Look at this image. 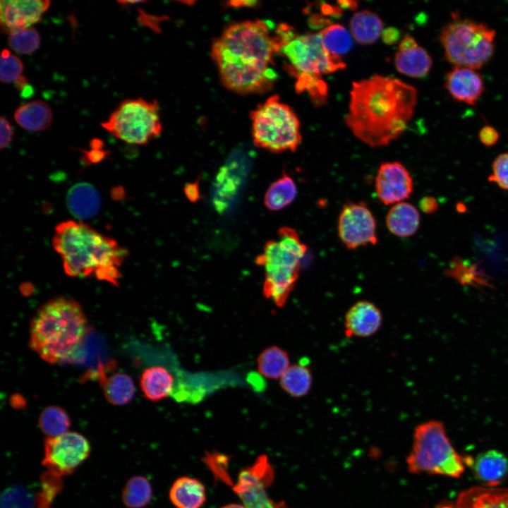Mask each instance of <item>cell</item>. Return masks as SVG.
Segmentation results:
<instances>
[{"label":"cell","instance_id":"cell-1","mask_svg":"<svg viewBox=\"0 0 508 508\" xmlns=\"http://www.w3.org/2000/svg\"><path fill=\"white\" fill-rule=\"evenodd\" d=\"M266 20L231 23L213 41L210 55L222 85L240 95L270 90L277 79L273 68L279 44Z\"/></svg>","mask_w":508,"mask_h":508},{"label":"cell","instance_id":"cell-2","mask_svg":"<svg viewBox=\"0 0 508 508\" xmlns=\"http://www.w3.org/2000/svg\"><path fill=\"white\" fill-rule=\"evenodd\" d=\"M417 103L416 89L399 79L374 75L355 81L345 123L370 147H382L406 129Z\"/></svg>","mask_w":508,"mask_h":508},{"label":"cell","instance_id":"cell-3","mask_svg":"<svg viewBox=\"0 0 508 508\" xmlns=\"http://www.w3.org/2000/svg\"><path fill=\"white\" fill-rule=\"evenodd\" d=\"M52 246L69 277H94L116 286L121 278L119 269L128 254L114 238L73 220L56 226Z\"/></svg>","mask_w":508,"mask_h":508},{"label":"cell","instance_id":"cell-4","mask_svg":"<svg viewBox=\"0 0 508 508\" xmlns=\"http://www.w3.org/2000/svg\"><path fill=\"white\" fill-rule=\"evenodd\" d=\"M88 322L81 305L60 296L42 305L30 324L29 346L43 361L62 363L81 346Z\"/></svg>","mask_w":508,"mask_h":508},{"label":"cell","instance_id":"cell-5","mask_svg":"<svg viewBox=\"0 0 508 508\" xmlns=\"http://www.w3.org/2000/svg\"><path fill=\"white\" fill-rule=\"evenodd\" d=\"M277 240L266 242L255 263L265 270L264 296L278 307H283L298 279L302 259L308 248L298 232L282 226Z\"/></svg>","mask_w":508,"mask_h":508},{"label":"cell","instance_id":"cell-6","mask_svg":"<svg viewBox=\"0 0 508 508\" xmlns=\"http://www.w3.org/2000/svg\"><path fill=\"white\" fill-rule=\"evenodd\" d=\"M278 54L285 59L288 73L296 79V90L298 93L307 91L313 100L322 97L327 91L322 75L346 67L341 58L327 52L320 32L296 35L281 44Z\"/></svg>","mask_w":508,"mask_h":508},{"label":"cell","instance_id":"cell-7","mask_svg":"<svg viewBox=\"0 0 508 508\" xmlns=\"http://www.w3.org/2000/svg\"><path fill=\"white\" fill-rule=\"evenodd\" d=\"M409 471L459 478L465 470L464 458L453 447L442 423L428 421L417 425L412 448L406 457Z\"/></svg>","mask_w":508,"mask_h":508},{"label":"cell","instance_id":"cell-8","mask_svg":"<svg viewBox=\"0 0 508 508\" xmlns=\"http://www.w3.org/2000/svg\"><path fill=\"white\" fill-rule=\"evenodd\" d=\"M253 144L272 152H294L302 136L294 111L277 95L269 97L250 114Z\"/></svg>","mask_w":508,"mask_h":508},{"label":"cell","instance_id":"cell-9","mask_svg":"<svg viewBox=\"0 0 508 508\" xmlns=\"http://www.w3.org/2000/svg\"><path fill=\"white\" fill-rule=\"evenodd\" d=\"M495 36L483 23L455 18L442 28L440 42L450 63L475 70L492 54Z\"/></svg>","mask_w":508,"mask_h":508},{"label":"cell","instance_id":"cell-10","mask_svg":"<svg viewBox=\"0 0 508 508\" xmlns=\"http://www.w3.org/2000/svg\"><path fill=\"white\" fill-rule=\"evenodd\" d=\"M101 126L123 142L145 145L162 131L159 102L143 98L125 99Z\"/></svg>","mask_w":508,"mask_h":508},{"label":"cell","instance_id":"cell-11","mask_svg":"<svg viewBox=\"0 0 508 508\" xmlns=\"http://www.w3.org/2000/svg\"><path fill=\"white\" fill-rule=\"evenodd\" d=\"M212 473L217 479L231 485L246 508H287L284 502L274 501L268 496L267 489L274 479V471L265 454L258 456L252 465L243 468L235 483L231 482L226 465L218 466Z\"/></svg>","mask_w":508,"mask_h":508},{"label":"cell","instance_id":"cell-12","mask_svg":"<svg viewBox=\"0 0 508 508\" xmlns=\"http://www.w3.org/2000/svg\"><path fill=\"white\" fill-rule=\"evenodd\" d=\"M90 451L88 440L77 432L47 437L42 464L48 471L62 477L68 476L89 457Z\"/></svg>","mask_w":508,"mask_h":508},{"label":"cell","instance_id":"cell-13","mask_svg":"<svg viewBox=\"0 0 508 508\" xmlns=\"http://www.w3.org/2000/svg\"><path fill=\"white\" fill-rule=\"evenodd\" d=\"M337 230L341 241L350 250L377 242L375 218L362 202L344 205L339 216Z\"/></svg>","mask_w":508,"mask_h":508},{"label":"cell","instance_id":"cell-14","mask_svg":"<svg viewBox=\"0 0 508 508\" xmlns=\"http://www.w3.org/2000/svg\"><path fill=\"white\" fill-rule=\"evenodd\" d=\"M379 200L385 205L404 202L413 190V182L408 169L399 162L380 164L375 180Z\"/></svg>","mask_w":508,"mask_h":508},{"label":"cell","instance_id":"cell-15","mask_svg":"<svg viewBox=\"0 0 508 508\" xmlns=\"http://www.w3.org/2000/svg\"><path fill=\"white\" fill-rule=\"evenodd\" d=\"M50 3L48 0H1L0 21L2 31L8 33L39 23Z\"/></svg>","mask_w":508,"mask_h":508},{"label":"cell","instance_id":"cell-16","mask_svg":"<svg viewBox=\"0 0 508 508\" xmlns=\"http://www.w3.org/2000/svg\"><path fill=\"white\" fill-rule=\"evenodd\" d=\"M382 323V314L375 304L358 301L345 314L344 332L349 337H368L380 329Z\"/></svg>","mask_w":508,"mask_h":508},{"label":"cell","instance_id":"cell-17","mask_svg":"<svg viewBox=\"0 0 508 508\" xmlns=\"http://www.w3.org/2000/svg\"><path fill=\"white\" fill-rule=\"evenodd\" d=\"M394 64L401 73L422 78L430 71L433 61L427 51L418 45L413 37L406 35L395 54Z\"/></svg>","mask_w":508,"mask_h":508},{"label":"cell","instance_id":"cell-18","mask_svg":"<svg viewBox=\"0 0 508 508\" xmlns=\"http://www.w3.org/2000/svg\"><path fill=\"white\" fill-rule=\"evenodd\" d=\"M476 478L486 487L495 488L508 475V459L502 452L490 449L478 454L475 459L464 458Z\"/></svg>","mask_w":508,"mask_h":508},{"label":"cell","instance_id":"cell-19","mask_svg":"<svg viewBox=\"0 0 508 508\" xmlns=\"http://www.w3.org/2000/svg\"><path fill=\"white\" fill-rule=\"evenodd\" d=\"M445 86L456 100L474 104L483 91L481 76L473 69L455 66L446 75Z\"/></svg>","mask_w":508,"mask_h":508},{"label":"cell","instance_id":"cell-20","mask_svg":"<svg viewBox=\"0 0 508 508\" xmlns=\"http://www.w3.org/2000/svg\"><path fill=\"white\" fill-rule=\"evenodd\" d=\"M455 508H508V488L471 487L459 493Z\"/></svg>","mask_w":508,"mask_h":508},{"label":"cell","instance_id":"cell-21","mask_svg":"<svg viewBox=\"0 0 508 508\" xmlns=\"http://www.w3.org/2000/svg\"><path fill=\"white\" fill-rule=\"evenodd\" d=\"M174 384L173 375L166 368L159 365L145 368L140 377L143 394L152 401L168 397L174 390Z\"/></svg>","mask_w":508,"mask_h":508},{"label":"cell","instance_id":"cell-22","mask_svg":"<svg viewBox=\"0 0 508 508\" xmlns=\"http://www.w3.org/2000/svg\"><path fill=\"white\" fill-rule=\"evenodd\" d=\"M420 214L417 208L406 202L393 205L388 210L385 222L392 234L401 238L414 235L420 226Z\"/></svg>","mask_w":508,"mask_h":508},{"label":"cell","instance_id":"cell-23","mask_svg":"<svg viewBox=\"0 0 508 508\" xmlns=\"http://www.w3.org/2000/svg\"><path fill=\"white\" fill-rule=\"evenodd\" d=\"M169 499L176 508H201L206 501V490L199 480L182 476L171 485Z\"/></svg>","mask_w":508,"mask_h":508},{"label":"cell","instance_id":"cell-24","mask_svg":"<svg viewBox=\"0 0 508 508\" xmlns=\"http://www.w3.org/2000/svg\"><path fill=\"white\" fill-rule=\"evenodd\" d=\"M13 116L16 122L22 128L32 132L46 130L53 120L52 109L41 100L21 104L16 109Z\"/></svg>","mask_w":508,"mask_h":508},{"label":"cell","instance_id":"cell-25","mask_svg":"<svg viewBox=\"0 0 508 508\" xmlns=\"http://www.w3.org/2000/svg\"><path fill=\"white\" fill-rule=\"evenodd\" d=\"M349 27L352 37L363 45L374 43L383 32L382 20L377 13L370 10L354 13Z\"/></svg>","mask_w":508,"mask_h":508},{"label":"cell","instance_id":"cell-26","mask_svg":"<svg viewBox=\"0 0 508 508\" xmlns=\"http://www.w3.org/2000/svg\"><path fill=\"white\" fill-rule=\"evenodd\" d=\"M99 196L96 189L85 183H78L68 191V207L75 217L85 219L92 217L99 207Z\"/></svg>","mask_w":508,"mask_h":508},{"label":"cell","instance_id":"cell-27","mask_svg":"<svg viewBox=\"0 0 508 508\" xmlns=\"http://www.w3.org/2000/svg\"><path fill=\"white\" fill-rule=\"evenodd\" d=\"M297 186L294 180L285 171L273 181L267 189L264 204L270 211H279L291 205L297 196Z\"/></svg>","mask_w":508,"mask_h":508},{"label":"cell","instance_id":"cell-28","mask_svg":"<svg viewBox=\"0 0 508 508\" xmlns=\"http://www.w3.org/2000/svg\"><path fill=\"white\" fill-rule=\"evenodd\" d=\"M290 366L288 353L277 346L266 348L257 358L258 372L268 379H280Z\"/></svg>","mask_w":508,"mask_h":508},{"label":"cell","instance_id":"cell-29","mask_svg":"<svg viewBox=\"0 0 508 508\" xmlns=\"http://www.w3.org/2000/svg\"><path fill=\"white\" fill-rule=\"evenodd\" d=\"M279 380L282 389L295 398L307 395L313 385L311 370L301 363L291 365Z\"/></svg>","mask_w":508,"mask_h":508},{"label":"cell","instance_id":"cell-30","mask_svg":"<svg viewBox=\"0 0 508 508\" xmlns=\"http://www.w3.org/2000/svg\"><path fill=\"white\" fill-rule=\"evenodd\" d=\"M135 391L132 378L121 373L111 375L104 384V394L107 400L115 406L129 403L134 397Z\"/></svg>","mask_w":508,"mask_h":508},{"label":"cell","instance_id":"cell-31","mask_svg":"<svg viewBox=\"0 0 508 508\" xmlns=\"http://www.w3.org/2000/svg\"><path fill=\"white\" fill-rule=\"evenodd\" d=\"M152 488L145 476H132L126 482L121 493L123 504L127 508H144L152 500Z\"/></svg>","mask_w":508,"mask_h":508},{"label":"cell","instance_id":"cell-32","mask_svg":"<svg viewBox=\"0 0 508 508\" xmlns=\"http://www.w3.org/2000/svg\"><path fill=\"white\" fill-rule=\"evenodd\" d=\"M71 423L68 413L58 406L44 408L38 420L41 431L47 437H56L68 432Z\"/></svg>","mask_w":508,"mask_h":508},{"label":"cell","instance_id":"cell-33","mask_svg":"<svg viewBox=\"0 0 508 508\" xmlns=\"http://www.w3.org/2000/svg\"><path fill=\"white\" fill-rule=\"evenodd\" d=\"M322 43L332 55L341 58L353 45L351 35L341 25L331 24L320 32Z\"/></svg>","mask_w":508,"mask_h":508},{"label":"cell","instance_id":"cell-34","mask_svg":"<svg viewBox=\"0 0 508 508\" xmlns=\"http://www.w3.org/2000/svg\"><path fill=\"white\" fill-rule=\"evenodd\" d=\"M40 483L41 488L35 496V508H51L63 488L62 476L47 470L40 476Z\"/></svg>","mask_w":508,"mask_h":508},{"label":"cell","instance_id":"cell-35","mask_svg":"<svg viewBox=\"0 0 508 508\" xmlns=\"http://www.w3.org/2000/svg\"><path fill=\"white\" fill-rule=\"evenodd\" d=\"M8 34L10 47L18 54H32L40 45V35L32 27L12 30Z\"/></svg>","mask_w":508,"mask_h":508},{"label":"cell","instance_id":"cell-36","mask_svg":"<svg viewBox=\"0 0 508 508\" xmlns=\"http://www.w3.org/2000/svg\"><path fill=\"white\" fill-rule=\"evenodd\" d=\"M1 508H35V497L23 486L10 487L1 495Z\"/></svg>","mask_w":508,"mask_h":508},{"label":"cell","instance_id":"cell-37","mask_svg":"<svg viewBox=\"0 0 508 508\" xmlns=\"http://www.w3.org/2000/svg\"><path fill=\"white\" fill-rule=\"evenodd\" d=\"M0 79L2 83L16 82L23 72L21 60L8 49H3L1 55Z\"/></svg>","mask_w":508,"mask_h":508},{"label":"cell","instance_id":"cell-38","mask_svg":"<svg viewBox=\"0 0 508 508\" xmlns=\"http://www.w3.org/2000/svg\"><path fill=\"white\" fill-rule=\"evenodd\" d=\"M492 169L489 180L508 190V152L498 155L492 163Z\"/></svg>","mask_w":508,"mask_h":508},{"label":"cell","instance_id":"cell-39","mask_svg":"<svg viewBox=\"0 0 508 508\" xmlns=\"http://www.w3.org/2000/svg\"><path fill=\"white\" fill-rule=\"evenodd\" d=\"M0 148L8 147L13 138V129L10 122L4 116L0 118Z\"/></svg>","mask_w":508,"mask_h":508},{"label":"cell","instance_id":"cell-40","mask_svg":"<svg viewBox=\"0 0 508 508\" xmlns=\"http://www.w3.org/2000/svg\"><path fill=\"white\" fill-rule=\"evenodd\" d=\"M480 141L487 146H492L498 140L497 131L490 126H485L479 133Z\"/></svg>","mask_w":508,"mask_h":508},{"label":"cell","instance_id":"cell-41","mask_svg":"<svg viewBox=\"0 0 508 508\" xmlns=\"http://www.w3.org/2000/svg\"><path fill=\"white\" fill-rule=\"evenodd\" d=\"M420 209L425 214H433L438 208L437 200L430 196L423 197L419 202Z\"/></svg>","mask_w":508,"mask_h":508},{"label":"cell","instance_id":"cell-42","mask_svg":"<svg viewBox=\"0 0 508 508\" xmlns=\"http://www.w3.org/2000/svg\"><path fill=\"white\" fill-rule=\"evenodd\" d=\"M186 197L191 201L195 202L200 198L198 186L196 183L187 184L184 189Z\"/></svg>","mask_w":508,"mask_h":508},{"label":"cell","instance_id":"cell-43","mask_svg":"<svg viewBox=\"0 0 508 508\" xmlns=\"http://www.w3.org/2000/svg\"><path fill=\"white\" fill-rule=\"evenodd\" d=\"M383 39L388 44L394 43L398 38L399 32L394 28H388L383 30Z\"/></svg>","mask_w":508,"mask_h":508},{"label":"cell","instance_id":"cell-44","mask_svg":"<svg viewBox=\"0 0 508 508\" xmlns=\"http://www.w3.org/2000/svg\"><path fill=\"white\" fill-rule=\"evenodd\" d=\"M27 85H28V78L25 75H21L16 82V87L21 91Z\"/></svg>","mask_w":508,"mask_h":508},{"label":"cell","instance_id":"cell-45","mask_svg":"<svg viewBox=\"0 0 508 508\" xmlns=\"http://www.w3.org/2000/svg\"><path fill=\"white\" fill-rule=\"evenodd\" d=\"M34 93L33 87L30 85H27L21 91V97L28 98L32 96Z\"/></svg>","mask_w":508,"mask_h":508},{"label":"cell","instance_id":"cell-46","mask_svg":"<svg viewBox=\"0 0 508 508\" xmlns=\"http://www.w3.org/2000/svg\"><path fill=\"white\" fill-rule=\"evenodd\" d=\"M220 508H246L243 504L230 503L224 505Z\"/></svg>","mask_w":508,"mask_h":508},{"label":"cell","instance_id":"cell-47","mask_svg":"<svg viewBox=\"0 0 508 508\" xmlns=\"http://www.w3.org/2000/svg\"><path fill=\"white\" fill-rule=\"evenodd\" d=\"M435 508H455V505L451 502H442L440 503Z\"/></svg>","mask_w":508,"mask_h":508}]
</instances>
